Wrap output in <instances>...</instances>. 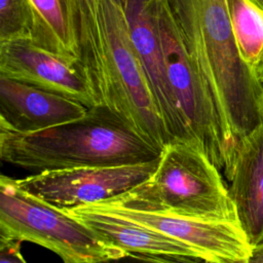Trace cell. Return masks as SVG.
I'll return each instance as SVG.
<instances>
[{
    "label": "cell",
    "instance_id": "8992f818",
    "mask_svg": "<svg viewBox=\"0 0 263 263\" xmlns=\"http://www.w3.org/2000/svg\"><path fill=\"white\" fill-rule=\"evenodd\" d=\"M0 238L42 246L64 263H92L126 253L107 243L66 211L23 190L15 179L4 175L0 178Z\"/></svg>",
    "mask_w": 263,
    "mask_h": 263
},
{
    "label": "cell",
    "instance_id": "9c48e42d",
    "mask_svg": "<svg viewBox=\"0 0 263 263\" xmlns=\"http://www.w3.org/2000/svg\"><path fill=\"white\" fill-rule=\"evenodd\" d=\"M95 205L163 232L195 248L205 257L206 263H249L254 252L238 222L208 221L101 203H95Z\"/></svg>",
    "mask_w": 263,
    "mask_h": 263
},
{
    "label": "cell",
    "instance_id": "6da1fadb",
    "mask_svg": "<svg viewBox=\"0 0 263 263\" xmlns=\"http://www.w3.org/2000/svg\"><path fill=\"white\" fill-rule=\"evenodd\" d=\"M238 143L263 124V83L243 61L226 0H163Z\"/></svg>",
    "mask_w": 263,
    "mask_h": 263
},
{
    "label": "cell",
    "instance_id": "d6986e66",
    "mask_svg": "<svg viewBox=\"0 0 263 263\" xmlns=\"http://www.w3.org/2000/svg\"><path fill=\"white\" fill-rule=\"evenodd\" d=\"M249 263H263V246L254 249L253 255Z\"/></svg>",
    "mask_w": 263,
    "mask_h": 263
},
{
    "label": "cell",
    "instance_id": "5bb4252c",
    "mask_svg": "<svg viewBox=\"0 0 263 263\" xmlns=\"http://www.w3.org/2000/svg\"><path fill=\"white\" fill-rule=\"evenodd\" d=\"M226 5L239 52L263 83V10L251 0H226Z\"/></svg>",
    "mask_w": 263,
    "mask_h": 263
},
{
    "label": "cell",
    "instance_id": "30bf717a",
    "mask_svg": "<svg viewBox=\"0 0 263 263\" xmlns=\"http://www.w3.org/2000/svg\"><path fill=\"white\" fill-rule=\"evenodd\" d=\"M87 111L79 102L0 76V128L36 133L79 119Z\"/></svg>",
    "mask_w": 263,
    "mask_h": 263
},
{
    "label": "cell",
    "instance_id": "52a82bcc",
    "mask_svg": "<svg viewBox=\"0 0 263 263\" xmlns=\"http://www.w3.org/2000/svg\"><path fill=\"white\" fill-rule=\"evenodd\" d=\"M159 159L120 166L45 171L15 182L33 196L67 211L126 193L154 174Z\"/></svg>",
    "mask_w": 263,
    "mask_h": 263
},
{
    "label": "cell",
    "instance_id": "ac0fdd59",
    "mask_svg": "<svg viewBox=\"0 0 263 263\" xmlns=\"http://www.w3.org/2000/svg\"><path fill=\"white\" fill-rule=\"evenodd\" d=\"M0 263H27L21 252V241L0 238Z\"/></svg>",
    "mask_w": 263,
    "mask_h": 263
},
{
    "label": "cell",
    "instance_id": "4fadbf2b",
    "mask_svg": "<svg viewBox=\"0 0 263 263\" xmlns=\"http://www.w3.org/2000/svg\"><path fill=\"white\" fill-rule=\"evenodd\" d=\"M33 17L32 41L51 51L79 60L76 31L65 0H28Z\"/></svg>",
    "mask_w": 263,
    "mask_h": 263
},
{
    "label": "cell",
    "instance_id": "5b68a950",
    "mask_svg": "<svg viewBox=\"0 0 263 263\" xmlns=\"http://www.w3.org/2000/svg\"><path fill=\"white\" fill-rule=\"evenodd\" d=\"M101 204L208 221L238 222L220 171L197 148L173 142L145 182ZM239 223V222H238Z\"/></svg>",
    "mask_w": 263,
    "mask_h": 263
},
{
    "label": "cell",
    "instance_id": "ffe728a7",
    "mask_svg": "<svg viewBox=\"0 0 263 263\" xmlns=\"http://www.w3.org/2000/svg\"><path fill=\"white\" fill-rule=\"evenodd\" d=\"M253 3H255L261 10H263V0H251Z\"/></svg>",
    "mask_w": 263,
    "mask_h": 263
},
{
    "label": "cell",
    "instance_id": "9a60e30c",
    "mask_svg": "<svg viewBox=\"0 0 263 263\" xmlns=\"http://www.w3.org/2000/svg\"><path fill=\"white\" fill-rule=\"evenodd\" d=\"M101 1L72 0L69 6L70 16L79 42L82 64L91 57L97 45Z\"/></svg>",
    "mask_w": 263,
    "mask_h": 263
},
{
    "label": "cell",
    "instance_id": "2e32d148",
    "mask_svg": "<svg viewBox=\"0 0 263 263\" xmlns=\"http://www.w3.org/2000/svg\"><path fill=\"white\" fill-rule=\"evenodd\" d=\"M34 17L28 0H0V42L33 39Z\"/></svg>",
    "mask_w": 263,
    "mask_h": 263
},
{
    "label": "cell",
    "instance_id": "7c38bea8",
    "mask_svg": "<svg viewBox=\"0 0 263 263\" xmlns=\"http://www.w3.org/2000/svg\"><path fill=\"white\" fill-rule=\"evenodd\" d=\"M228 191L253 249L263 246V124L238 145Z\"/></svg>",
    "mask_w": 263,
    "mask_h": 263
},
{
    "label": "cell",
    "instance_id": "44dd1931",
    "mask_svg": "<svg viewBox=\"0 0 263 263\" xmlns=\"http://www.w3.org/2000/svg\"><path fill=\"white\" fill-rule=\"evenodd\" d=\"M66 1V4H67V7H68V11H69V6H70V3L72 0H65ZM70 13V12H69Z\"/></svg>",
    "mask_w": 263,
    "mask_h": 263
},
{
    "label": "cell",
    "instance_id": "e0dca14e",
    "mask_svg": "<svg viewBox=\"0 0 263 263\" xmlns=\"http://www.w3.org/2000/svg\"><path fill=\"white\" fill-rule=\"evenodd\" d=\"M92 263H203L196 260H179V259H168L144 254L137 253H125L122 256L109 258Z\"/></svg>",
    "mask_w": 263,
    "mask_h": 263
},
{
    "label": "cell",
    "instance_id": "ba28073f",
    "mask_svg": "<svg viewBox=\"0 0 263 263\" xmlns=\"http://www.w3.org/2000/svg\"><path fill=\"white\" fill-rule=\"evenodd\" d=\"M0 76L64 96L87 108L99 105L79 60L45 49L31 40L0 42Z\"/></svg>",
    "mask_w": 263,
    "mask_h": 263
},
{
    "label": "cell",
    "instance_id": "277c9868",
    "mask_svg": "<svg viewBox=\"0 0 263 263\" xmlns=\"http://www.w3.org/2000/svg\"><path fill=\"white\" fill-rule=\"evenodd\" d=\"M177 109L174 142L200 150L229 180L238 150L223 110L187 52L163 0H146Z\"/></svg>",
    "mask_w": 263,
    "mask_h": 263
},
{
    "label": "cell",
    "instance_id": "7a4b0ae2",
    "mask_svg": "<svg viewBox=\"0 0 263 263\" xmlns=\"http://www.w3.org/2000/svg\"><path fill=\"white\" fill-rule=\"evenodd\" d=\"M162 152L105 106L47 129L20 134L0 128V158L36 172L120 166L159 159Z\"/></svg>",
    "mask_w": 263,
    "mask_h": 263
},
{
    "label": "cell",
    "instance_id": "3957f363",
    "mask_svg": "<svg viewBox=\"0 0 263 263\" xmlns=\"http://www.w3.org/2000/svg\"><path fill=\"white\" fill-rule=\"evenodd\" d=\"M99 105L124 119L159 151L172 143L134 44L124 0H102L98 39L83 65Z\"/></svg>",
    "mask_w": 263,
    "mask_h": 263
},
{
    "label": "cell",
    "instance_id": "8fae6325",
    "mask_svg": "<svg viewBox=\"0 0 263 263\" xmlns=\"http://www.w3.org/2000/svg\"><path fill=\"white\" fill-rule=\"evenodd\" d=\"M66 212L107 243L126 253L206 263L205 257L195 248L101 206L88 204Z\"/></svg>",
    "mask_w": 263,
    "mask_h": 263
}]
</instances>
